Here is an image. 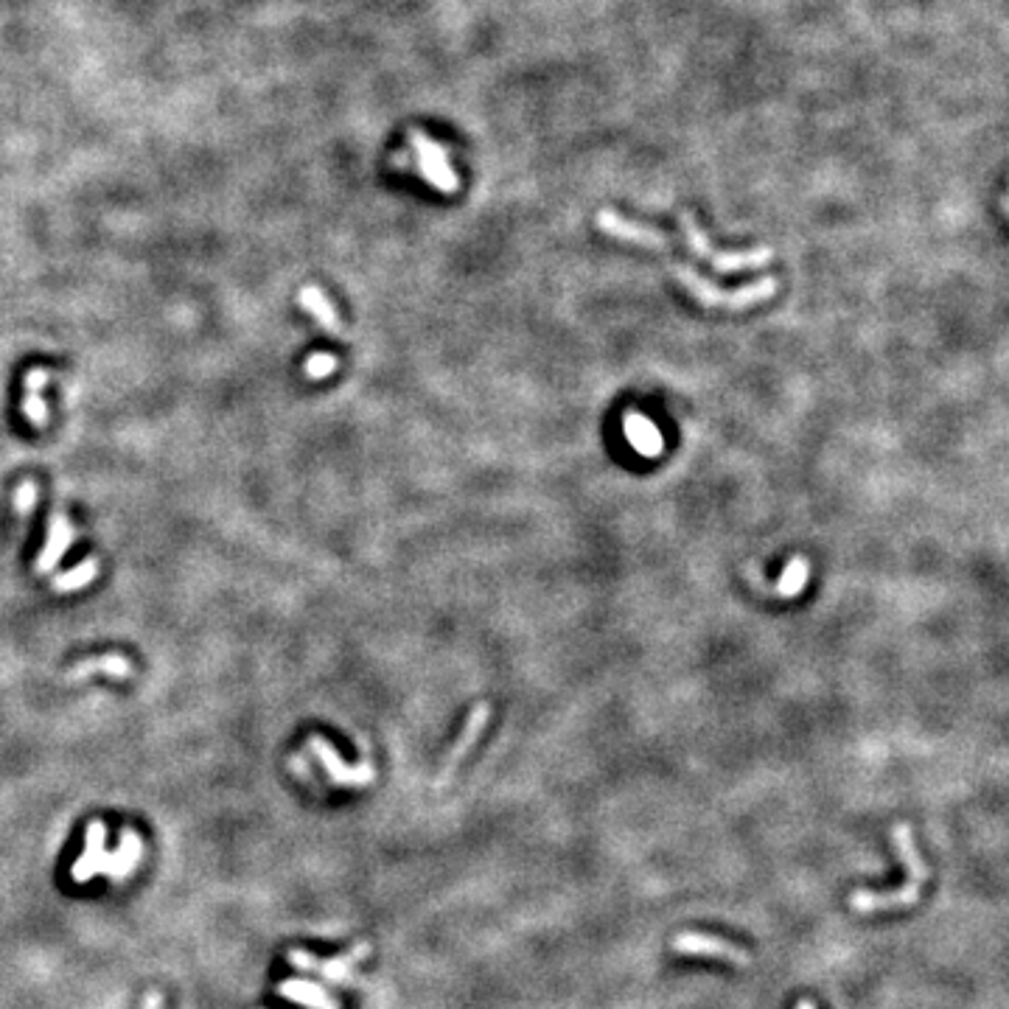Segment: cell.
Here are the masks:
<instances>
[{
	"instance_id": "e0dca14e",
	"label": "cell",
	"mask_w": 1009,
	"mask_h": 1009,
	"mask_svg": "<svg viewBox=\"0 0 1009 1009\" xmlns=\"http://www.w3.org/2000/svg\"><path fill=\"white\" fill-rule=\"evenodd\" d=\"M808 578H811V561L805 555H794L785 569H782L780 581L774 586V592L780 597H799L805 592L808 586Z\"/></svg>"
},
{
	"instance_id": "52a82bcc",
	"label": "cell",
	"mask_w": 1009,
	"mask_h": 1009,
	"mask_svg": "<svg viewBox=\"0 0 1009 1009\" xmlns=\"http://www.w3.org/2000/svg\"><path fill=\"white\" fill-rule=\"evenodd\" d=\"M670 948L682 956H712V959H726L735 967L752 965V953L743 951L740 945L729 942V939L712 937V934H698V931H682L676 934Z\"/></svg>"
},
{
	"instance_id": "d6986e66",
	"label": "cell",
	"mask_w": 1009,
	"mask_h": 1009,
	"mask_svg": "<svg viewBox=\"0 0 1009 1009\" xmlns=\"http://www.w3.org/2000/svg\"><path fill=\"white\" fill-rule=\"evenodd\" d=\"M96 578H99V561H96V558H85L79 567H73V569H68V572L57 575L51 586H54V592H57V595H68V592H79V589H85L87 583L96 581Z\"/></svg>"
},
{
	"instance_id": "7a4b0ae2",
	"label": "cell",
	"mask_w": 1009,
	"mask_h": 1009,
	"mask_svg": "<svg viewBox=\"0 0 1009 1009\" xmlns=\"http://www.w3.org/2000/svg\"><path fill=\"white\" fill-rule=\"evenodd\" d=\"M670 272L698 303H704L710 309H726V312H743V309H752L763 300H771L777 295V286H780L777 278H760V281L740 286V289H721V286L710 284L701 272L687 267V264H673Z\"/></svg>"
},
{
	"instance_id": "7402d4cb",
	"label": "cell",
	"mask_w": 1009,
	"mask_h": 1009,
	"mask_svg": "<svg viewBox=\"0 0 1009 1009\" xmlns=\"http://www.w3.org/2000/svg\"><path fill=\"white\" fill-rule=\"evenodd\" d=\"M141 1009H163V993L160 990H149V993L143 995Z\"/></svg>"
},
{
	"instance_id": "3957f363",
	"label": "cell",
	"mask_w": 1009,
	"mask_h": 1009,
	"mask_svg": "<svg viewBox=\"0 0 1009 1009\" xmlns=\"http://www.w3.org/2000/svg\"><path fill=\"white\" fill-rule=\"evenodd\" d=\"M682 230L684 239H687V247L696 253V258H704L715 272H746V270H763L768 261L774 258V250L771 247H754L749 253H721L715 250L710 244V239L704 236V230L698 228V222L690 214H682Z\"/></svg>"
},
{
	"instance_id": "9a60e30c",
	"label": "cell",
	"mask_w": 1009,
	"mask_h": 1009,
	"mask_svg": "<svg viewBox=\"0 0 1009 1009\" xmlns=\"http://www.w3.org/2000/svg\"><path fill=\"white\" fill-rule=\"evenodd\" d=\"M51 382V370L45 368H31L26 373V398H23V415L29 418V424L34 427H45L48 424V404H45L43 390L45 384Z\"/></svg>"
},
{
	"instance_id": "277c9868",
	"label": "cell",
	"mask_w": 1009,
	"mask_h": 1009,
	"mask_svg": "<svg viewBox=\"0 0 1009 1009\" xmlns=\"http://www.w3.org/2000/svg\"><path fill=\"white\" fill-rule=\"evenodd\" d=\"M370 951H373V945H370L368 939H359V942H356L354 948L345 953V956H334V959H317V956H312V953L300 951V948H292V951L286 953V959H289V965L298 967V970H303V973H320L323 979L334 981V984H348V981H354L356 965H359L362 959H368Z\"/></svg>"
},
{
	"instance_id": "5bb4252c",
	"label": "cell",
	"mask_w": 1009,
	"mask_h": 1009,
	"mask_svg": "<svg viewBox=\"0 0 1009 1009\" xmlns=\"http://www.w3.org/2000/svg\"><path fill=\"white\" fill-rule=\"evenodd\" d=\"M110 676V679H129L132 676V662L127 656L121 654H104V656H93V659H82L79 665H73L65 679L68 682H85L90 676Z\"/></svg>"
},
{
	"instance_id": "7c38bea8",
	"label": "cell",
	"mask_w": 1009,
	"mask_h": 1009,
	"mask_svg": "<svg viewBox=\"0 0 1009 1009\" xmlns=\"http://www.w3.org/2000/svg\"><path fill=\"white\" fill-rule=\"evenodd\" d=\"M104 839H107V825L101 819H93L87 825V836H85V850L79 855V861L73 864L71 875L76 883H87L96 872H101V864H104Z\"/></svg>"
},
{
	"instance_id": "8992f818",
	"label": "cell",
	"mask_w": 1009,
	"mask_h": 1009,
	"mask_svg": "<svg viewBox=\"0 0 1009 1009\" xmlns=\"http://www.w3.org/2000/svg\"><path fill=\"white\" fill-rule=\"evenodd\" d=\"M595 225L600 233L612 236V239H620V242H631L640 244V247H648V250H673V242L662 230L651 228V225H642V222H634V219H626V216L614 214V211H597Z\"/></svg>"
},
{
	"instance_id": "44dd1931",
	"label": "cell",
	"mask_w": 1009,
	"mask_h": 1009,
	"mask_svg": "<svg viewBox=\"0 0 1009 1009\" xmlns=\"http://www.w3.org/2000/svg\"><path fill=\"white\" fill-rule=\"evenodd\" d=\"M337 356H331V354H312L306 362H303V373L309 376V379H326V376H331L334 370H337Z\"/></svg>"
},
{
	"instance_id": "603a6c76",
	"label": "cell",
	"mask_w": 1009,
	"mask_h": 1009,
	"mask_svg": "<svg viewBox=\"0 0 1009 1009\" xmlns=\"http://www.w3.org/2000/svg\"><path fill=\"white\" fill-rule=\"evenodd\" d=\"M796 1009H816V1007H813V1001H808V998H805V1001H799V1004H796Z\"/></svg>"
},
{
	"instance_id": "4fadbf2b",
	"label": "cell",
	"mask_w": 1009,
	"mask_h": 1009,
	"mask_svg": "<svg viewBox=\"0 0 1009 1009\" xmlns=\"http://www.w3.org/2000/svg\"><path fill=\"white\" fill-rule=\"evenodd\" d=\"M623 432L628 443L640 452L642 457H659L665 449V438L648 415L626 413L623 415Z\"/></svg>"
},
{
	"instance_id": "30bf717a",
	"label": "cell",
	"mask_w": 1009,
	"mask_h": 1009,
	"mask_svg": "<svg viewBox=\"0 0 1009 1009\" xmlns=\"http://www.w3.org/2000/svg\"><path fill=\"white\" fill-rule=\"evenodd\" d=\"M73 536H76V530H73V525L68 522V516H65V513H54V516H51V525H48L45 547L40 550V555H37V561H34V572H37V575H45V572H51V569L57 567L59 561H62V555L71 550Z\"/></svg>"
},
{
	"instance_id": "8fae6325",
	"label": "cell",
	"mask_w": 1009,
	"mask_h": 1009,
	"mask_svg": "<svg viewBox=\"0 0 1009 1009\" xmlns=\"http://www.w3.org/2000/svg\"><path fill=\"white\" fill-rule=\"evenodd\" d=\"M141 858H143L141 836H138L132 827H127V830L121 833V841H118V850H115L113 858H107V861L101 864V872H104L110 881L124 883L135 869L141 867Z\"/></svg>"
},
{
	"instance_id": "5b68a950",
	"label": "cell",
	"mask_w": 1009,
	"mask_h": 1009,
	"mask_svg": "<svg viewBox=\"0 0 1009 1009\" xmlns=\"http://www.w3.org/2000/svg\"><path fill=\"white\" fill-rule=\"evenodd\" d=\"M488 721H491V707L488 704H477L474 710L469 712V718H466V726H463V732L457 735V740L452 743V749L446 752V757H443V766H441V771H438V777H435V788L438 791H443L449 782L455 780V774H457V768L463 766V760L469 757L471 754V749L477 746V740H480V735L485 732V726H488Z\"/></svg>"
},
{
	"instance_id": "6da1fadb",
	"label": "cell",
	"mask_w": 1009,
	"mask_h": 1009,
	"mask_svg": "<svg viewBox=\"0 0 1009 1009\" xmlns=\"http://www.w3.org/2000/svg\"><path fill=\"white\" fill-rule=\"evenodd\" d=\"M892 841H895L897 855L906 867V883L895 889V892H869V889H858L850 895V906L858 914H875V911H900L909 909L914 903H920L923 897L925 883H928V875L931 869L923 861L920 855V847L914 841V833H911L909 825H897L892 830Z\"/></svg>"
},
{
	"instance_id": "ac0fdd59",
	"label": "cell",
	"mask_w": 1009,
	"mask_h": 1009,
	"mask_svg": "<svg viewBox=\"0 0 1009 1009\" xmlns=\"http://www.w3.org/2000/svg\"><path fill=\"white\" fill-rule=\"evenodd\" d=\"M278 995H281V998H289V1001H295V1004H303V1007H312V1009H323L328 1001H331L323 987H317V984H312V981H303V979L281 981V984H278Z\"/></svg>"
},
{
	"instance_id": "cb8c5ba5",
	"label": "cell",
	"mask_w": 1009,
	"mask_h": 1009,
	"mask_svg": "<svg viewBox=\"0 0 1009 1009\" xmlns=\"http://www.w3.org/2000/svg\"><path fill=\"white\" fill-rule=\"evenodd\" d=\"M323 1009H340V1004H337V1001H328V1004Z\"/></svg>"
},
{
	"instance_id": "2e32d148",
	"label": "cell",
	"mask_w": 1009,
	"mask_h": 1009,
	"mask_svg": "<svg viewBox=\"0 0 1009 1009\" xmlns=\"http://www.w3.org/2000/svg\"><path fill=\"white\" fill-rule=\"evenodd\" d=\"M300 306L306 309V312L312 314L314 320L320 323V326L326 328V331H334V334H340L342 331V323H340V314H337V309L331 306V300L326 298V292L320 289V286H303L300 289Z\"/></svg>"
},
{
	"instance_id": "9c48e42d",
	"label": "cell",
	"mask_w": 1009,
	"mask_h": 1009,
	"mask_svg": "<svg viewBox=\"0 0 1009 1009\" xmlns=\"http://www.w3.org/2000/svg\"><path fill=\"white\" fill-rule=\"evenodd\" d=\"M413 146L415 155H418L421 174L427 177V183L432 185V188L443 191V194H455L457 188H460V180H457V171L452 169L449 155H446V149H443L441 143L429 141L427 135L415 132Z\"/></svg>"
},
{
	"instance_id": "ffe728a7",
	"label": "cell",
	"mask_w": 1009,
	"mask_h": 1009,
	"mask_svg": "<svg viewBox=\"0 0 1009 1009\" xmlns=\"http://www.w3.org/2000/svg\"><path fill=\"white\" fill-rule=\"evenodd\" d=\"M37 497H40V488H37V483L34 480H23V483L17 485V491H15V513L20 516V519H26V516H31V511H34V505H37Z\"/></svg>"
},
{
	"instance_id": "ba28073f",
	"label": "cell",
	"mask_w": 1009,
	"mask_h": 1009,
	"mask_svg": "<svg viewBox=\"0 0 1009 1009\" xmlns=\"http://www.w3.org/2000/svg\"><path fill=\"white\" fill-rule=\"evenodd\" d=\"M309 749H312L314 757L320 760V766L326 768L328 780L334 782V785H342V788H365V785H370L373 777H376V771H373L370 763L348 766V763L342 760V754L337 752L326 738H320V735H312V738H309Z\"/></svg>"
}]
</instances>
